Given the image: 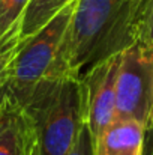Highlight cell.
Segmentation results:
<instances>
[{
	"label": "cell",
	"instance_id": "obj_2",
	"mask_svg": "<svg viewBox=\"0 0 153 155\" xmlns=\"http://www.w3.org/2000/svg\"><path fill=\"white\" fill-rule=\"evenodd\" d=\"M33 122L41 155H66L86 125L81 74L39 84L23 105Z\"/></svg>",
	"mask_w": 153,
	"mask_h": 155
},
{
	"label": "cell",
	"instance_id": "obj_7",
	"mask_svg": "<svg viewBox=\"0 0 153 155\" xmlns=\"http://www.w3.org/2000/svg\"><path fill=\"white\" fill-rule=\"evenodd\" d=\"M146 127L132 119H114L95 140L96 155H143Z\"/></svg>",
	"mask_w": 153,
	"mask_h": 155
},
{
	"label": "cell",
	"instance_id": "obj_14",
	"mask_svg": "<svg viewBox=\"0 0 153 155\" xmlns=\"http://www.w3.org/2000/svg\"><path fill=\"white\" fill-rule=\"evenodd\" d=\"M143 155H153V124L146 128V137H144V149Z\"/></svg>",
	"mask_w": 153,
	"mask_h": 155
},
{
	"label": "cell",
	"instance_id": "obj_4",
	"mask_svg": "<svg viewBox=\"0 0 153 155\" xmlns=\"http://www.w3.org/2000/svg\"><path fill=\"white\" fill-rule=\"evenodd\" d=\"M116 119L153 122V47L137 41L120 53L116 84Z\"/></svg>",
	"mask_w": 153,
	"mask_h": 155
},
{
	"label": "cell",
	"instance_id": "obj_15",
	"mask_svg": "<svg viewBox=\"0 0 153 155\" xmlns=\"http://www.w3.org/2000/svg\"><path fill=\"white\" fill-rule=\"evenodd\" d=\"M32 155H41V154H39V146H36V149L33 151V154H32Z\"/></svg>",
	"mask_w": 153,
	"mask_h": 155
},
{
	"label": "cell",
	"instance_id": "obj_13",
	"mask_svg": "<svg viewBox=\"0 0 153 155\" xmlns=\"http://www.w3.org/2000/svg\"><path fill=\"white\" fill-rule=\"evenodd\" d=\"M153 0H135L137 3V20H138V27H140V23L143 21L144 15L147 14L150 5H152Z\"/></svg>",
	"mask_w": 153,
	"mask_h": 155
},
{
	"label": "cell",
	"instance_id": "obj_11",
	"mask_svg": "<svg viewBox=\"0 0 153 155\" xmlns=\"http://www.w3.org/2000/svg\"><path fill=\"white\" fill-rule=\"evenodd\" d=\"M66 155H96L95 139H93L87 125H84V128L81 130L75 145L71 148V151Z\"/></svg>",
	"mask_w": 153,
	"mask_h": 155
},
{
	"label": "cell",
	"instance_id": "obj_16",
	"mask_svg": "<svg viewBox=\"0 0 153 155\" xmlns=\"http://www.w3.org/2000/svg\"><path fill=\"white\" fill-rule=\"evenodd\" d=\"M152 124H153V122H152Z\"/></svg>",
	"mask_w": 153,
	"mask_h": 155
},
{
	"label": "cell",
	"instance_id": "obj_9",
	"mask_svg": "<svg viewBox=\"0 0 153 155\" xmlns=\"http://www.w3.org/2000/svg\"><path fill=\"white\" fill-rule=\"evenodd\" d=\"M30 0H0V39L21 32L24 12Z\"/></svg>",
	"mask_w": 153,
	"mask_h": 155
},
{
	"label": "cell",
	"instance_id": "obj_3",
	"mask_svg": "<svg viewBox=\"0 0 153 155\" xmlns=\"http://www.w3.org/2000/svg\"><path fill=\"white\" fill-rule=\"evenodd\" d=\"M77 2L66 6L35 35L20 41L8 77V97L18 105L27 103L39 84L72 72L65 59V42Z\"/></svg>",
	"mask_w": 153,
	"mask_h": 155
},
{
	"label": "cell",
	"instance_id": "obj_5",
	"mask_svg": "<svg viewBox=\"0 0 153 155\" xmlns=\"http://www.w3.org/2000/svg\"><path fill=\"white\" fill-rule=\"evenodd\" d=\"M120 54L101 60L81 72L86 125L93 139L116 119V84Z\"/></svg>",
	"mask_w": 153,
	"mask_h": 155
},
{
	"label": "cell",
	"instance_id": "obj_8",
	"mask_svg": "<svg viewBox=\"0 0 153 155\" xmlns=\"http://www.w3.org/2000/svg\"><path fill=\"white\" fill-rule=\"evenodd\" d=\"M77 0H30L21 23V41L35 35L39 29L48 24L66 6Z\"/></svg>",
	"mask_w": 153,
	"mask_h": 155
},
{
	"label": "cell",
	"instance_id": "obj_1",
	"mask_svg": "<svg viewBox=\"0 0 153 155\" xmlns=\"http://www.w3.org/2000/svg\"><path fill=\"white\" fill-rule=\"evenodd\" d=\"M137 41L135 0H78L66 35L65 59L72 72L81 74Z\"/></svg>",
	"mask_w": 153,
	"mask_h": 155
},
{
	"label": "cell",
	"instance_id": "obj_10",
	"mask_svg": "<svg viewBox=\"0 0 153 155\" xmlns=\"http://www.w3.org/2000/svg\"><path fill=\"white\" fill-rule=\"evenodd\" d=\"M20 33H12L3 39H0V110L8 97V77H9V65L20 45Z\"/></svg>",
	"mask_w": 153,
	"mask_h": 155
},
{
	"label": "cell",
	"instance_id": "obj_12",
	"mask_svg": "<svg viewBox=\"0 0 153 155\" xmlns=\"http://www.w3.org/2000/svg\"><path fill=\"white\" fill-rule=\"evenodd\" d=\"M138 39L153 47V2L138 27Z\"/></svg>",
	"mask_w": 153,
	"mask_h": 155
},
{
	"label": "cell",
	"instance_id": "obj_6",
	"mask_svg": "<svg viewBox=\"0 0 153 155\" xmlns=\"http://www.w3.org/2000/svg\"><path fill=\"white\" fill-rule=\"evenodd\" d=\"M38 137L26 110L6 97L0 110V155H32Z\"/></svg>",
	"mask_w": 153,
	"mask_h": 155
}]
</instances>
